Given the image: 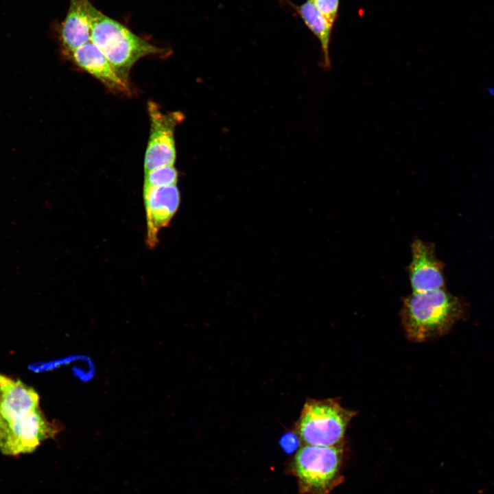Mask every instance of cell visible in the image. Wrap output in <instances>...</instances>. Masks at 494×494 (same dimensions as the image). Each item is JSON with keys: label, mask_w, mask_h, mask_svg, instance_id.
I'll list each match as a JSON object with an SVG mask.
<instances>
[{"label": "cell", "mask_w": 494, "mask_h": 494, "mask_svg": "<svg viewBox=\"0 0 494 494\" xmlns=\"http://www.w3.org/2000/svg\"><path fill=\"white\" fill-rule=\"evenodd\" d=\"M458 303L443 289L412 292L403 299L400 315L407 338L421 342L446 333L457 318Z\"/></svg>", "instance_id": "cell-1"}, {"label": "cell", "mask_w": 494, "mask_h": 494, "mask_svg": "<svg viewBox=\"0 0 494 494\" xmlns=\"http://www.w3.org/2000/svg\"><path fill=\"white\" fill-rule=\"evenodd\" d=\"M91 36L119 76L128 82L130 69L143 57L163 51L134 34L127 27L108 16L93 4L90 10Z\"/></svg>", "instance_id": "cell-2"}, {"label": "cell", "mask_w": 494, "mask_h": 494, "mask_svg": "<svg viewBox=\"0 0 494 494\" xmlns=\"http://www.w3.org/2000/svg\"><path fill=\"white\" fill-rule=\"evenodd\" d=\"M343 445H307L299 449L292 463L302 494H329L340 483Z\"/></svg>", "instance_id": "cell-3"}, {"label": "cell", "mask_w": 494, "mask_h": 494, "mask_svg": "<svg viewBox=\"0 0 494 494\" xmlns=\"http://www.w3.org/2000/svg\"><path fill=\"white\" fill-rule=\"evenodd\" d=\"M356 414V411L342 407L336 399H309L297 422V434L306 445L329 447L342 444L346 428Z\"/></svg>", "instance_id": "cell-4"}, {"label": "cell", "mask_w": 494, "mask_h": 494, "mask_svg": "<svg viewBox=\"0 0 494 494\" xmlns=\"http://www.w3.org/2000/svg\"><path fill=\"white\" fill-rule=\"evenodd\" d=\"M59 431L60 427L48 421L38 408L0 425V451L11 456L32 452L43 440L53 438Z\"/></svg>", "instance_id": "cell-5"}, {"label": "cell", "mask_w": 494, "mask_h": 494, "mask_svg": "<svg viewBox=\"0 0 494 494\" xmlns=\"http://www.w3.org/2000/svg\"><path fill=\"white\" fill-rule=\"evenodd\" d=\"M148 110L150 130L144 158L145 173L158 167L174 165L176 156L174 132L183 117L178 112L164 113L153 102H149Z\"/></svg>", "instance_id": "cell-6"}, {"label": "cell", "mask_w": 494, "mask_h": 494, "mask_svg": "<svg viewBox=\"0 0 494 494\" xmlns=\"http://www.w3.org/2000/svg\"><path fill=\"white\" fill-rule=\"evenodd\" d=\"M143 196L146 216V244L150 248H154L159 242V231L169 224L179 207L180 191L176 185L143 187Z\"/></svg>", "instance_id": "cell-7"}, {"label": "cell", "mask_w": 494, "mask_h": 494, "mask_svg": "<svg viewBox=\"0 0 494 494\" xmlns=\"http://www.w3.org/2000/svg\"><path fill=\"white\" fill-rule=\"evenodd\" d=\"M411 252L408 272L412 292L443 289V265L435 256L434 245L416 239L412 244Z\"/></svg>", "instance_id": "cell-8"}, {"label": "cell", "mask_w": 494, "mask_h": 494, "mask_svg": "<svg viewBox=\"0 0 494 494\" xmlns=\"http://www.w3.org/2000/svg\"><path fill=\"white\" fill-rule=\"evenodd\" d=\"M69 58L110 90L126 95L131 93L128 82L119 76L104 54L91 40L72 52Z\"/></svg>", "instance_id": "cell-9"}, {"label": "cell", "mask_w": 494, "mask_h": 494, "mask_svg": "<svg viewBox=\"0 0 494 494\" xmlns=\"http://www.w3.org/2000/svg\"><path fill=\"white\" fill-rule=\"evenodd\" d=\"M39 396L19 379L0 373V425L38 408Z\"/></svg>", "instance_id": "cell-10"}, {"label": "cell", "mask_w": 494, "mask_h": 494, "mask_svg": "<svg viewBox=\"0 0 494 494\" xmlns=\"http://www.w3.org/2000/svg\"><path fill=\"white\" fill-rule=\"evenodd\" d=\"M90 0H70L64 21L58 31L61 51L69 57L75 49L91 40Z\"/></svg>", "instance_id": "cell-11"}, {"label": "cell", "mask_w": 494, "mask_h": 494, "mask_svg": "<svg viewBox=\"0 0 494 494\" xmlns=\"http://www.w3.org/2000/svg\"><path fill=\"white\" fill-rule=\"evenodd\" d=\"M305 25L319 40L322 52V66L329 69L331 65L329 44L333 25L319 12L311 0L294 7Z\"/></svg>", "instance_id": "cell-12"}, {"label": "cell", "mask_w": 494, "mask_h": 494, "mask_svg": "<svg viewBox=\"0 0 494 494\" xmlns=\"http://www.w3.org/2000/svg\"><path fill=\"white\" fill-rule=\"evenodd\" d=\"M178 172L174 165H164L145 173L143 187L176 185Z\"/></svg>", "instance_id": "cell-13"}, {"label": "cell", "mask_w": 494, "mask_h": 494, "mask_svg": "<svg viewBox=\"0 0 494 494\" xmlns=\"http://www.w3.org/2000/svg\"><path fill=\"white\" fill-rule=\"evenodd\" d=\"M319 12L333 25L337 18L339 0H311Z\"/></svg>", "instance_id": "cell-14"}, {"label": "cell", "mask_w": 494, "mask_h": 494, "mask_svg": "<svg viewBox=\"0 0 494 494\" xmlns=\"http://www.w3.org/2000/svg\"><path fill=\"white\" fill-rule=\"evenodd\" d=\"M281 445L286 452L292 453L297 448L298 439L296 434L287 433L281 438Z\"/></svg>", "instance_id": "cell-15"}, {"label": "cell", "mask_w": 494, "mask_h": 494, "mask_svg": "<svg viewBox=\"0 0 494 494\" xmlns=\"http://www.w3.org/2000/svg\"><path fill=\"white\" fill-rule=\"evenodd\" d=\"M281 1H282V0H281Z\"/></svg>", "instance_id": "cell-16"}]
</instances>
